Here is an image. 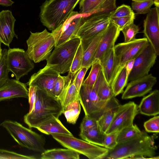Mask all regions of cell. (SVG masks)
<instances>
[{
    "mask_svg": "<svg viewBox=\"0 0 159 159\" xmlns=\"http://www.w3.org/2000/svg\"><path fill=\"white\" fill-rule=\"evenodd\" d=\"M157 149L153 137L143 130L139 136L109 150L104 159H159L155 156Z\"/></svg>",
    "mask_w": 159,
    "mask_h": 159,
    "instance_id": "obj_1",
    "label": "cell"
},
{
    "mask_svg": "<svg viewBox=\"0 0 159 159\" xmlns=\"http://www.w3.org/2000/svg\"><path fill=\"white\" fill-rule=\"evenodd\" d=\"M37 88L34 109L24 117V122L30 128H36L40 124L53 116L59 118L64 110L59 100Z\"/></svg>",
    "mask_w": 159,
    "mask_h": 159,
    "instance_id": "obj_2",
    "label": "cell"
},
{
    "mask_svg": "<svg viewBox=\"0 0 159 159\" xmlns=\"http://www.w3.org/2000/svg\"><path fill=\"white\" fill-rule=\"evenodd\" d=\"M80 0H46L40 7L41 23L49 30H54L66 20Z\"/></svg>",
    "mask_w": 159,
    "mask_h": 159,
    "instance_id": "obj_3",
    "label": "cell"
},
{
    "mask_svg": "<svg viewBox=\"0 0 159 159\" xmlns=\"http://www.w3.org/2000/svg\"><path fill=\"white\" fill-rule=\"evenodd\" d=\"M0 125L6 129L21 147L41 153L46 150V139L43 135L25 127L15 121L5 120Z\"/></svg>",
    "mask_w": 159,
    "mask_h": 159,
    "instance_id": "obj_4",
    "label": "cell"
},
{
    "mask_svg": "<svg viewBox=\"0 0 159 159\" xmlns=\"http://www.w3.org/2000/svg\"><path fill=\"white\" fill-rule=\"evenodd\" d=\"M81 42L79 37L55 47L46 60V65L60 74L69 72L77 48Z\"/></svg>",
    "mask_w": 159,
    "mask_h": 159,
    "instance_id": "obj_5",
    "label": "cell"
},
{
    "mask_svg": "<svg viewBox=\"0 0 159 159\" xmlns=\"http://www.w3.org/2000/svg\"><path fill=\"white\" fill-rule=\"evenodd\" d=\"M30 32V35L26 40L27 54L36 63L47 60L55 44L52 34L46 29L41 32Z\"/></svg>",
    "mask_w": 159,
    "mask_h": 159,
    "instance_id": "obj_6",
    "label": "cell"
},
{
    "mask_svg": "<svg viewBox=\"0 0 159 159\" xmlns=\"http://www.w3.org/2000/svg\"><path fill=\"white\" fill-rule=\"evenodd\" d=\"M51 135L55 140L64 147L84 155L89 159H104L108 152L109 149L104 147L77 139L73 135Z\"/></svg>",
    "mask_w": 159,
    "mask_h": 159,
    "instance_id": "obj_7",
    "label": "cell"
},
{
    "mask_svg": "<svg viewBox=\"0 0 159 159\" xmlns=\"http://www.w3.org/2000/svg\"><path fill=\"white\" fill-rule=\"evenodd\" d=\"M79 100L85 115L98 121L110 104L111 98L107 101L102 100L97 95L93 86L82 84Z\"/></svg>",
    "mask_w": 159,
    "mask_h": 159,
    "instance_id": "obj_8",
    "label": "cell"
},
{
    "mask_svg": "<svg viewBox=\"0 0 159 159\" xmlns=\"http://www.w3.org/2000/svg\"><path fill=\"white\" fill-rule=\"evenodd\" d=\"M148 42L145 37L135 39L128 42L119 43L115 45V67L111 84L127 63L134 58Z\"/></svg>",
    "mask_w": 159,
    "mask_h": 159,
    "instance_id": "obj_9",
    "label": "cell"
},
{
    "mask_svg": "<svg viewBox=\"0 0 159 159\" xmlns=\"http://www.w3.org/2000/svg\"><path fill=\"white\" fill-rule=\"evenodd\" d=\"M86 16L77 11H73L64 22L52 30V33L56 42L54 47H57L70 39L77 38L78 31Z\"/></svg>",
    "mask_w": 159,
    "mask_h": 159,
    "instance_id": "obj_10",
    "label": "cell"
},
{
    "mask_svg": "<svg viewBox=\"0 0 159 159\" xmlns=\"http://www.w3.org/2000/svg\"><path fill=\"white\" fill-rule=\"evenodd\" d=\"M32 61L23 49L14 48L7 50L6 57L7 68L16 80H19L34 68Z\"/></svg>",
    "mask_w": 159,
    "mask_h": 159,
    "instance_id": "obj_11",
    "label": "cell"
},
{
    "mask_svg": "<svg viewBox=\"0 0 159 159\" xmlns=\"http://www.w3.org/2000/svg\"><path fill=\"white\" fill-rule=\"evenodd\" d=\"M157 56L148 42L135 57L133 67L129 76L128 81L148 75L155 64Z\"/></svg>",
    "mask_w": 159,
    "mask_h": 159,
    "instance_id": "obj_12",
    "label": "cell"
},
{
    "mask_svg": "<svg viewBox=\"0 0 159 159\" xmlns=\"http://www.w3.org/2000/svg\"><path fill=\"white\" fill-rule=\"evenodd\" d=\"M139 112L138 105L133 102L120 104L114 117L105 134L119 132L123 129L133 124V121Z\"/></svg>",
    "mask_w": 159,
    "mask_h": 159,
    "instance_id": "obj_13",
    "label": "cell"
},
{
    "mask_svg": "<svg viewBox=\"0 0 159 159\" xmlns=\"http://www.w3.org/2000/svg\"><path fill=\"white\" fill-rule=\"evenodd\" d=\"M110 23L109 16L91 15L86 16L78 31L77 37L82 41L90 40L104 31Z\"/></svg>",
    "mask_w": 159,
    "mask_h": 159,
    "instance_id": "obj_14",
    "label": "cell"
},
{
    "mask_svg": "<svg viewBox=\"0 0 159 159\" xmlns=\"http://www.w3.org/2000/svg\"><path fill=\"white\" fill-rule=\"evenodd\" d=\"M60 75L57 72L46 65L32 75L27 84L29 86H35L54 97L53 88Z\"/></svg>",
    "mask_w": 159,
    "mask_h": 159,
    "instance_id": "obj_15",
    "label": "cell"
},
{
    "mask_svg": "<svg viewBox=\"0 0 159 159\" xmlns=\"http://www.w3.org/2000/svg\"><path fill=\"white\" fill-rule=\"evenodd\" d=\"M157 82L152 74L130 81L124 91L121 98L127 99L144 96L149 93Z\"/></svg>",
    "mask_w": 159,
    "mask_h": 159,
    "instance_id": "obj_16",
    "label": "cell"
},
{
    "mask_svg": "<svg viewBox=\"0 0 159 159\" xmlns=\"http://www.w3.org/2000/svg\"><path fill=\"white\" fill-rule=\"evenodd\" d=\"M79 13L86 16H107L116 8V0H81Z\"/></svg>",
    "mask_w": 159,
    "mask_h": 159,
    "instance_id": "obj_17",
    "label": "cell"
},
{
    "mask_svg": "<svg viewBox=\"0 0 159 159\" xmlns=\"http://www.w3.org/2000/svg\"><path fill=\"white\" fill-rule=\"evenodd\" d=\"M159 8H151L144 20L143 33L157 56L159 55Z\"/></svg>",
    "mask_w": 159,
    "mask_h": 159,
    "instance_id": "obj_18",
    "label": "cell"
},
{
    "mask_svg": "<svg viewBox=\"0 0 159 159\" xmlns=\"http://www.w3.org/2000/svg\"><path fill=\"white\" fill-rule=\"evenodd\" d=\"M16 20L11 11L0 12V42L8 47L14 37L18 38L14 29Z\"/></svg>",
    "mask_w": 159,
    "mask_h": 159,
    "instance_id": "obj_19",
    "label": "cell"
},
{
    "mask_svg": "<svg viewBox=\"0 0 159 159\" xmlns=\"http://www.w3.org/2000/svg\"><path fill=\"white\" fill-rule=\"evenodd\" d=\"M26 84L19 80L9 79L0 87V102L17 98H28Z\"/></svg>",
    "mask_w": 159,
    "mask_h": 159,
    "instance_id": "obj_20",
    "label": "cell"
},
{
    "mask_svg": "<svg viewBox=\"0 0 159 159\" xmlns=\"http://www.w3.org/2000/svg\"><path fill=\"white\" fill-rule=\"evenodd\" d=\"M120 31L116 25L110 22L102 38L95 57L94 61H99L106 52L114 48Z\"/></svg>",
    "mask_w": 159,
    "mask_h": 159,
    "instance_id": "obj_21",
    "label": "cell"
},
{
    "mask_svg": "<svg viewBox=\"0 0 159 159\" xmlns=\"http://www.w3.org/2000/svg\"><path fill=\"white\" fill-rule=\"evenodd\" d=\"M139 112L148 116L159 114V91L155 89L142 99L138 106Z\"/></svg>",
    "mask_w": 159,
    "mask_h": 159,
    "instance_id": "obj_22",
    "label": "cell"
},
{
    "mask_svg": "<svg viewBox=\"0 0 159 159\" xmlns=\"http://www.w3.org/2000/svg\"><path fill=\"white\" fill-rule=\"evenodd\" d=\"M105 30L90 40L81 41L84 50L82 67H86L89 69L91 66L94 61L100 42Z\"/></svg>",
    "mask_w": 159,
    "mask_h": 159,
    "instance_id": "obj_23",
    "label": "cell"
},
{
    "mask_svg": "<svg viewBox=\"0 0 159 159\" xmlns=\"http://www.w3.org/2000/svg\"><path fill=\"white\" fill-rule=\"evenodd\" d=\"M36 128L41 132L47 135L61 134L73 135L59 118L54 116L42 122Z\"/></svg>",
    "mask_w": 159,
    "mask_h": 159,
    "instance_id": "obj_24",
    "label": "cell"
},
{
    "mask_svg": "<svg viewBox=\"0 0 159 159\" xmlns=\"http://www.w3.org/2000/svg\"><path fill=\"white\" fill-rule=\"evenodd\" d=\"M99 62L104 77L111 86L115 67L114 48L106 52Z\"/></svg>",
    "mask_w": 159,
    "mask_h": 159,
    "instance_id": "obj_25",
    "label": "cell"
},
{
    "mask_svg": "<svg viewBox=\"0 0 159 159\" xmlns=\"http://www.w3.org/2000/svg\"><path fill=\"white\" fill-rule=\"evenodd\" d=\"M120 104L117 99L113 96L110 104L102 115L98 120V125L101 131L105 133L110 126Z\"/></svg>",
    "mask_w": 159,
    "mask_h": 159,
    "instance_id": "obj_26",
    "label": "cell"
},
{
    "mask_svg": "<svg viewBox=\"0 0 159 159\" xmlns=\"http://www.w3.org/2000/svg\"><path fill=\"white\" fill-rule=\"evenodd\" d=\"M80 154L70 149L54 148L41 153V159H79Z\"/></svg>",
    "mask_w": 159,
    "mask_h": 159,
    "instance_id": "obj_27",
    "label": "cell"
},
{
    "mask_svg": "<svg viewBox=\"0 0 159 159\" xmlns=\"http://www.w3.org/2000/svg\"><path fill=\"white\" fill-rule=\"evenodd\" d=\"M93 87L97 95L102 100L108 101L114 96L111 86L106 79L102 69Z\"/></svg>",
    "mask_w": 159,
    "mask_h": 159,
    "instance_id": "obj_28",
    "label": "cell"
},
{
    "mask_svg": "<svg viewBox=\"0 0 159 159\" xmlns=\"http://www.w3.org/2000/svg\"><path fill=\"white\" fill-rule=\"evenodd\" d=\"M104 134L98 125L88 130L80 131L79 136L86 142L103 147V140Z\"/></svg>",
    "mask_w": 159,
    "mask_h": 159,
    "instance_id": "obj_29",
    "label": "cell"
},
{
    "mask_svg": "<svg viewBox=\"0 0 159 159\" xmlns=\"http://www.w3.org/2000/svg\"><path fill=\"white\" fill-rule=\"evenodd\" d=\"M81 111L79 99L66 105L63 112L68 122L72 124L76 123Z\"/></svg>",
    "mask_w": 159,
    "mask_h": 159,
    "instance_id": "obj_30",
    "label": "cell"
},
{
    "mask_svg": "<svg viewBox=\"0 0 159 159\" xmlns=\"http://www.w3.org/2000/svg\"><path fill=\"white\" fill-rule=\"evenodd\" d=\"M73 79L68 74L66 76H62L60 75L54 85L53 90L54 97L60 101L67 87Z\"/></svg>",
    "mask_w": 159,
    "mask_h": 159,
    "instance_id": "obj_31",
    "label": "cell"
},
{
    "mask_svg": "<svg viewBox=\"0 0 159 159\" xmlns=\"http://www.w3.org/2000/svg\"><path fill=\"white\" fill-rule=\"evenodd\" d=\"M128 76L125 67L120 72L111 84V87L115 97L122 93L128 81Z\"/></svg>",
    "mask_w": 159,
    "mask_h": 159,
    "instance_id": "obj_32",
    "label": "cell"
},
{
    "mask_svg": "<svg viewBox=\"0 0 159 159\" xmlns=\"http://www.w3.org/2000/svg\"><path fill=\"white\" fill-rule=\"evenodd\" d=\"M136 125L126 127L119 132L117 137L118 144L123 143L139 136L142 133Z\"/></svg>",
    "mask_w": 159,
    "mask_h": 159,
    "instance_id": "obj_33",
    "label": "cell"
},
{
    "mask_svg": "<svg viewBox=\"0 0 159 159\" xmlns=\"http://www.w3.org/2000/svg\"><path fill=\"white\" fill-rule=\"evenodd\" d=\"M79 93L72 81L68 85L60 100L62 107L65 108L67 105L79 99Z\"/></svg>",
    "mask_w": 159,
    "mask_h": 159,
    "instance_id": "obj_34",
    "label": "cell"
},
{
    "mask_svg": "<svg viewBox=\"0 0 159 159\" xmlns=\"http://www.w3.org/2000/svg\"><path fill=\"white\" fill-rule=\"evenodd\" d=\"M83 52V48L81 42L76 51L68 74L73 79L82 67Z\"/></svg>",
    "mask_w": 159,
    "mask_h": 159,
    "instance_id": "obj_35",
    "label": "cell"
},
{
    "mask_svg": "<svg viewBox=\"0 0 159 159\" xmlns=\"http://www.w3.org/2000/svg\"><path fill=\"white\" fill-rule=\"evenodd\" d=\"M92 67L87 77L83 81V84L93 86L102 69L99 61L95 60L93 62Z\"/></svg>",
    "mask_w": 159,
    "mask_h": 159,
    "instance_id": "obj_36",
    "label": "cell"
},
{
    "mask_svg": "<svg viewBox=\"0 0 159 159\" xmlns=\"http://www.w3.org/2000/svg\"><path fill=\"white\" fill-rule=\"evenodd\" d=\"M154 4L153 0L134 2L132 3V7L136 14H145L148 13Z\"/></svg>",
    "mask_w": 159,
    "mask_h": 159,
    "instance_id": "obj_37",
    "label": "cell"
},
{
    "mask_svg": "<svg viewBox=\"0 0 159 159\" xmlns=\"http://www.w3.org/2000/svg\"><path fill=\"white\" fill-rule=\"evenodd\" d=\"M7 49L2 50V55L0 61V87L2 86L8 80V73L6 62V57Z\"/></svg>",
    "mask_w": 159,
    "mask_h": 159,
    "instance_id": "obj_38",
    "label": "cell"
},
{
    "mask_svg": "<svg viewBox=\"0 0 159 159\" xmlns=\"http://www.w3.org/2000/svg\"><path fill=\"white\" fill-rule=\"evenodd\" d=\"M139 30L138 25L134 22L127 25L121 30L124 37V42H128L135 39V36Z\"/></svg>",
    "mask_w": 159,
    "mask_h": 159,
    "instance_id": "obj_39",
    "label": "cell"
},
{
    "mask_svg": "<svg viewBox=\"0 0 159 159\" xmlns=\"http://www.w3.org/2000/svg\"><path fill=\"white\" fill-rule=\"evenodd\" d=\"M34 156H27L0 149V159H35Z\"/></svg>",
    "mask_w": 159,
    "mask_h": 159,
    "instance_id": "obj_40",
    "label": "cell"
},
{
    "mask_svg": "<svg viewBox=\"0 0 159 159\" xmlns=\"http://www.w3.org/2000/svg\"><path fill=\"white\" fill-rule=\"evenodd\" d=\"M135 14L120 17H110V22L116 25L121 30L125 27L134 22Z\"/></svg>",
    "mask_w": 159,
    "mask_h": 159,
    "instance_id": "obj_41",
    "label": "cell"
},
{
    "mask_svg": "<svg viewBox=\"0 0 159 159\" xmlns=\"http://www.w3.org/2000/svg\"><path fill=\"white\" fill-rule=\"evenodd\" d=\"M118 133L119 132L105 133L103 140V147L109 150L114 148L118 144L117 139Z\"/></svg>",
    "mask_w": 159,
    "mask_h": 159,
    "instance_id": "obj_42",
    "label": "cell"
},
{
    "mask_svg": "<svg viewBox=\"0 0 159 159\" xmlns=\"http://www.w3.org/2000/svg\"><path fill=\"white\" fill-rule=\"evenodd\" d=\"M135 14L129 6L123 4L116 9L109 16V17H120Z\"/></svg>",
    "mask_w": 159,
    "mask_h": 159,
    "instance_id": "obj_43",
    "label": "cell"
},
{
    "mask_svg": "<svg viewBox=\"0 0 159 159\" xmlns=\"http://www.w3.org/2000/svg\"><path fill=\"white\" fill-rule=\"evenodd\" d=\"M146 132L158 133L159 132V116H157L150 119L144 123Z\"/></svg>",
    "mask_w": 159,
    "mask_h": 159,
    "instance_id": "obj_44",
    "label": "cell"
},
{
    "mask_svg": "<svg viewBox=\"0 0 159 159\" xmlns=\"http://www.w3.org/2000/svg\"><path fill=\"white\" fill-rule=\"evenodd\" d=\"M89 69L86 67H82L75 76L72 81L78 91H79L82 84L87 71Z\"/></svg>",
    "mask_w": 159,
    "mask_h": 159,
    "instance_id": "obj_45",
    "label": "cell"
},
{
    "mask_svg": "<svg viewBox=\"0 0 159 159\" xmlns=\"http://www.w3.org/2000/svg\"><path fill=\"white\" fill-rule=\"evenodd\" d=\"M98 125V121L85 115L80 127V131L88 130Z\"/></svg>",
    "mask_w": 159,
    "mask_h": 159,
    "instance_id": "obj_46",
    "label": "cell"
},
{
    "mask_svg": "<svg viewBox=\"0 0 159 159\" xmlns=\"http://www.w3.org/2000/svg\"><path fill=\"white\" fill-rule=\"evenodd\" d=\"M37 89V87L35 86H29L28 99L30 109L29 113L31 112L34 109L36 99Z\"/></svg>",
    "mask_w": 159,
    "mask_h": 159,
    "instance_id": "obj_47",
    "label": "cell"
},
{
    "mask_svg": "<svg viewBox=\"0 0 159 159\" xmlns=\"http://www.w3.org/2000/svg\"><path fill=\"white\" fill-rule=\"evenodd\" d=\"M134 61V58L130 60L127 63L125 66L128 77L133 67Z\"/></svg>",
    "mask_w": 159,
    "mask_h": 159,
    "instance_id": "obj_48",
    "label": "cell"
},
{
    "mask_svg": "<svg viewBox=\"0 0 159 159\" xmlns=\"http://www.w3.org/2000/svg\"><path fill=\"white\" fill-rule=\"evenodd\" d=\"M14 2L11 0H0V5L4 6H11Z\"/></svg>",
    "mask_w": 159,
    "mask_h": 159,
    "instance_id": "obj_49",
    "label": "cell"
},
{
    "mask_svg": "<svg viewBox=\"0 0 159 159\" xmlns=\"http://www.w3.org/2000/svg\"><path fill=\"white\" fill-rule=\"evenodd\" d=\"M154 1V4L156 7L159 8V0H153Z\"/></svg>",
    "mask_w": 159,
    "mask_h": 159,
    "instance_id": "obj_50",
    "label": "cell"
},
{
    "mask_svg": "<svg viewBox=\"0 0 159 159\" xmlns=\"http://www.w3.org/2000/svg\"><path fill=\"white\" fill-rule=\"evenodd\" d=\"M1 43L0 42V61L2 57V49L1 48Z\"/></svg>",
    "mask_w": 159,
    "mask_h": 159,
    "instance_id": "obj_51",
    "label": "cell"
},
{
    "mask_svg": "<svg viewBox=\"0 0 159 159\" xmlns=\"http://www.w3.org/2000/svg\"><path fill=\"white\" fill-rule=\"evenodd\" d=\"M143 0H132V1L134 2L141 1H143Z\"/></svg>",
    "mask_w": 159,
    "mask_h": 159,
    "instance_id": "obj_52",
    "label": "cell"
}]
</instances>
